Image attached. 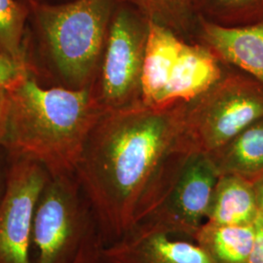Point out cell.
<instances>
[{"instance_id": "cell-1", "label": "cell", "mask_w": 263, "mask_h": 263, "mask_svg": "<svg viewBox=\"0 0 263 263\" xmlns=\"http://www.w3.org/2000/svg\"><path fill=\"white\" fill-rule=\"evenodd\" d=\"M187 104L105 111L90 132L74 176L102 244L118 240L159 205L188 154Z\"/></svg>"}, {"instance_id": "cell-2", "label": "cell", "mask_w": 263, "mask_h": 263, "mask_svg": "<svg viewBox=\"0 0 263 263\" xmlns=\"http://www.w3.org/2000/svg\"><path fill=\"white\" fill-rule=\"evenodd\" d=\"M8 91L9 119L2 147L11 157L40 163L51 176L74 174L85 141L104 113L93 89L46 88L30 70Z\"/></svg>"}, {"instance_id": "cell-3", "label": "cell", "mask_w": 263, "mask_h": 263, "mask_svg": "<svg viewBox=\"0 0 263 263\" xmlns=\"http://www.w3.org/2000/svg\"><path fill=\"white\" fill-rule=\"evenodd\" d=\"M118 1L29 0L26 3L28 23H31L41 54L58 86L72 90L93 87Z\"/></svg>"}, {"instance_id": "cell-4", "label": "cell", "mask_w": 263, "mask_h": 263, "mask_svg": "<svg viewBox=\"0 0 263 263\" xmlns=\"http://www.w3.org/2000/svg\"><path fill=\"white\" fill-rule=\"evenodd\" d=\"M96 230L92 211L74 174L51 176L33 217L34 263H73Z\"/></svg>"}, {"instance_id": "cell-5", "label": "cell", "mask_w": 263, "mask_h": 263, "mask_svg": "<svg viewBox=\"0 0 263 263\" xmlns=\"http://www.w3.org/2000/svg\"><path fill=\"white\" fill-rule=\"evenodd\" d=\"M148 29L145 16L129 3L118 1L92 87L104 112L142 104L141 72Z\"/></svg>"}, {"instance_id": "cell-6", "label": "cell", "mask_w": 263, "mask_h": 263, "mask_svg": "<svg viewBox=\"0 0 263 263\" xmlns=\"http://www.w3.org/2000/svg\"><path fill=\"white\" fill-rule=\"evenodd\" d=\"M263 117V85L224 73L207 92L188 103L185 130L193 147L212 153Z\"/></svg>"}, {"instance_id": "cell-7", "label": "cell", "mask_w": 263, "mask_h": 263, "mask_svg": "<svg viewBox=\"0 0 263 263\" xmlns=\"http://www.w3.org/2000/svg\"><path fill=\"white\" fill-rule=\"evenodd\" d=\"M218 177L208 153L191 151L166 195L144 220L172 235L194 241L199 229L207 220Z\"/></svg>"}, {"instance_id": "cell-8", "label": "cell", "mask_w": 263, "mask_h": 263, "mask_svg": "<svg viewBox=\"0 0 263 263\" xmlns=\"http://www.w3.org/2000/svg\"><path fill=\"white\" fill-rule=\"evenodd\" d=\"M50 177L36 161L12 157L0 202V263H31L35 208Z\"/></svg>"}, {"instance_id": "cell-9", "label": "cell", "mask_w": 263, "mask_h": 263, "mask_svg": "<svg viewBox=\"0 0 263 263\" xmlns=\"http://www.w3.org/2000/svg\"><path fill=\"white\" fill-rule=\"evenodd\" d=\"M101 263H211L195 241L141 221L118 240L102 244Z\"/></svg>"}, {"instance_id": "cell-10", "label": "cell", "mask_w": 263, "mask_h": 263, "mask_svg": "<svg viewBox=\"0 0 263 263\" xmlns=\"http://www.w3.org/2000/svg\"><path fill=\"white\" fill-rule=\"evenodd\" d=\"M207 46L223 65H230L263 85V19L226 27L198 16L195 39Z\"/></svg>"}, {"instance_id": "cell-11", "label": "cell", "mask_w": 263, "mask_h": 263, "mask_svg": "<svg viewBox=\"0 0 263 263\" xmlns=\"http://www.w3.org/2000/svg\"><path fill=\"white\" fill-rule=\"evenodd\" d=\"M222 66L207 46L186 41L173 69L162 106L188 104L197 99L226 73Z\"/></svg>"}, {"instance_id": "cell-12", "label": "cell", "mask_w": 263, "mask_h": 263, "mask_svg": "<svg viewBox=\"0 0 263 263\" xmlns=\"http://www.w3.org/2000/svg\"><path fill=\"white\" fill-rule=\"evenodd\" d=\"M186 40L170 28L149 22L141 72V104L162 107L173 69Z\"/></svg>"}, {"instance_id": "cell-13", "label": "cell", "mask_w": 263, "mask_h": 263, "mask_svg": "<svg viewBox=\"0 0 263 263\" xmlns=\"http://www.w3.org/2000/svg\"><path fill=\"white\" fill-rule=\"evenodd\" d=\"M258 215L252 180L236 175H220L213 192L206 222L252 226Z\"/></svg>"}, {"instance_id": "cell-14", "label": "cell", "mask_w": 263, "mask_h": 263, "mask_svg": "<svg viewBox=\"0 0 263 263\" xmlns=\"http://www.w3.org/2000/svg\"><path fill=\"white\" fill-rule=\"evenodd\" d=\"M209 155L219 176L255 179L263 173V117Z\"/></svg>"}, {"instance_id": "cell-15", "label": "cell", "mask_w": 263, "mask_h": 263, "mask_svg": "<svg viewBox=\"0 0 263 263\" xmlns=\"http://www.w3.org/2000/svg\"><path fill=\"white\" fill-rule=\"evenodd\" d=\"M255 226L205 222L194 241L211 263H247L254 248Z\"/></svg>"}, {"instance_id": "cell-16", "label": "cell", "mask_w": 263, "mask_h": 263, "mask_svg": "<svg viewBox=\"0 0 263 263\" xmlns=\"http://www.w3.org/2000/svg\"><path fill=\"white\" fill-rule=\"evenodd\" d=\"M149 22L168 28L186 41H194L198 16L193 0H122Z\"/></svg>"}, {"instance_id": "cell-17", "label": "cell", "mask_w": 263, "mask_h": 263, "mask_svg": "<svg viewBox=\"0 0 263 263\" xmlns=\"http://www.w3.org/2000/svg\"><path fill=\"white\" fill-rule=\"evenodd\" d=\"M199 17L226 27L263 19V0H193Z\"/></svg>"}, {"instance_id": "cell-18", "label": "cell", "mask_w": 263, "mask_h": 263, "mask_svg": "<svg viewBox=\"0 0 263 263\" xmlns=\"http://www.w3.org/2000/svg\"><path fill=\"white\" fill-rule=\"evenodd\" d=\"M28 15L26 3L0 0V52L22 62H27L23 43Z\"/></svg>"}, {"instance_id": "cell-19", "label": "cell", "mask_w": 263, "mask_h": 263, "mask_svg": "<svg viewBox=\"0 0 263 263\" xmlns=\"http://www.w3.org/2000/svg\"><path fill=\"white\" fill-rule=\"evenodd\" d=\"M31 69L27 62L15 60L0 52V85L7 89L17 84Z\"/></svg>"}, {"instance_id": "cell-20", "label": "cell", "mask_w": 263, "mask_h": 263, "mask_svg": "<svg viewBox=\"0 0 263 263\" xmlns=\"http://www.w3.org/2000/svg\"><path fill=\"white\" fill-rule=\"evenodd\" d=\"M101 247L102 241L96 230L86 240L73 263H101Z\"/></svg>"}, {"instance_id": "cell-21", "label": "cell", "mask_w": 263, "mask_h": 263, "mask_svg": "<svg viewBox=\"0 0 263 263\" xmlns=\"http://www.w3.org/2000/svg\"><path fill=\"white\" fill-rule=\"evenodd\" d=\"M9 110V91L6 87L0 85V145L1 146L3 144V141L7 133Z\"/></svg>"}, {"instance_id": "cell-22", "label": "cell", "mask_w": 263, "mask_h": 263, "mask_svg": "<svg viewBox=\"0 0 263 263\" xmlns=\"http://www.w3.org/2000/svg\"><path fill=\"white\" fill-rule=\"evenodd\" d=\"M254 248L247 263H263V215L259 212L255 222Z\"/></svg>"}, {"instance_id": "cell-23", "label": "cell", "mask_w": 263, "mask_h": 263, "mask_svg": "<svg viewBox=\"0 0 263 263\" xmlns=\"http://www.w3.org/2000/svg\"><path fill=\"white\" fill-rule=\"evenodd\" d=\"M259 212L263 215V173L252 180Z\"/></svg>"}, {"instance_id": "cell-24", "label": "cell", "mask_w": 263, "mask_h": 263, "mask_svg": "<svg viewBox=\"0 0 263 263\" xmlns=\"http://www.w3.org/2000/svg\"><path fill=\"white\" fill-rule=\"evenodd\" d=\"M1 146V145H0ZM7 172L5 173L3 170V165H2V159L0 157V202L2 200V197L4 195V191H5V187H6V180H7Z\"/></svg>"}, {"instance_id": "cell-25", "label": "cell", "mask_w": 263, "mask_h": 263, "mask_svg": "<svg viewBox=\"0 0 263 263\" xmlns=\"http://www.w3.org/2000/svg\"><path fill=\"white\" fill-rule=\"evenodd\" d=\"M24 3H27L29 0H20ZM34 1H38V2H50V3H57V2H64V1H67V0H34Z\"/></svg>"}]
</instances>
